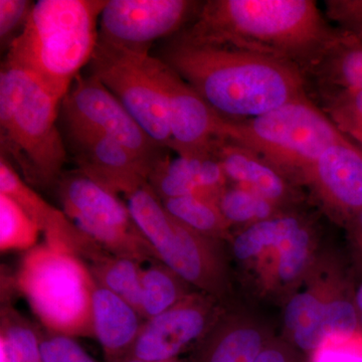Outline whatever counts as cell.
Returning <instances> with one entry per match:
<instances>
[{
    "label": "cell",
    "mask_w": 362,
    "mask_h": 362,
    "mask_svg": "<svg viewBox=\"0 0 362 362\" xmlns=\"http://www.w3.org/2000/svg\"><path fill=\"white\" fill-rule=\"evenodd\" d=\"M314 0H209L180 37L296 66L309 78L342 37Z\"/></svg>",
    "instance_id": "6da1fadb"
},
{
    "label": "cell",
    "mask_w": 362,
    "mask_h": 362,
    "mask_svg": "<svg viewBox=\"0 0 362 362\" xmlns=\"http://www.w3.org/2000/svg\"><path fill=\"white\" fill-rule=\"evenodd\" d=\"M228 120L256 118L308 96L296 66L255 52L173 37L158 57Z\"/></svg>",
    "instance_id": "7a4b0ae2"
},
{
    "label": "cell",
    "mask_w": 362,
    "mask_h": 362,
    "mask_svg": "<svg viewBox=\"0 0 362 362\" xmlns=\"http://www.w3.org/2000/svg\"><path fill=\"white\" fill-rule=\"evenodd\" d=\"M107 0H40L9 47L7 63L23 69L63 101L99 40Z\"/></svg>",
    "instance_id": "3957f363"
},
{
    "label": "cell",
    "mask_w": 362,
    "mask_h": 362,
    "mask_svg": "<svg viewBox=\"0 0 362 362\" xmlns=\"http://www.w3.org/2000/svg\"><path fill=\"white\" fill-rule=\"evenodd\" d=\"M61 100L28 71L7 63L0 71L1 156L11 159L30 187H56L68 157L58 126Z\"/></svg>",
    "instance_id": "277c9868"
},
{
    "label": "cell",
    "mask_w": 362,
    "mask_h": 362,
    "mask_svg": "<svg viewBox=\"0 0 362 362\" xmlns=\"http://www.w3.org/2000/svg\"><path fill=\"white\" fill-rule=\"evenodd\" d=\"M221 140L251 149L295 185H303L305 176L326 149L349 139L306 97L249 120L223 118Z\"/></svg>",
    "instance_id": "5b68a950"
},
{
    "label": "cell",
    "mask_w": 362,
    "mask_h": 362,
    "mask_svg": "<svg viewBox=\"0 0 362 362\" xmlns=\"http://www.w3.org/2000/svg\"><path fill=\"white\" fill-rule=\"evenodd\" d=\"M13 280L45 330L71 338L94 337L96 282L84 259L45 242L26 252Z\"/></svg>",
    "instance_id": "8992f818"
},
{
    "label": "cell",
    "mask_w": 362,
    "mask_h": 362,
    "mask_svg": "<svg viewBox=\"0 0 362 362\" xmlns=\"http://www.w3.org/2000/svg\"><path fill=\"white\" fill-rule=\"evenodd\" d=\"M125 197L133 220L159 261L195 289L223 301L230 291V277L221 240L194 232L173 218L148 182Z\"/></svg>",
    "instance_id": "52a82bcc"
},
{
    "label": "cell",
    "mask_w": 362,
    "mask_h": 362,
    "mask_svg": "<svg viewBox=\"0 0 362 362\" xmlns=\"http://www.w3.org/2000/svg\"><path fill=\"white\" fill-rule=\"evenodd\" d=\"M160 59L149 52L130 51L98 40L88 73L123 105L160 148H170L168 100L159 78Z\"/></svg>",
    "instance_id": "ba28073f"
},
{
    "label": "cell",
    "mask_w": 362,
    "mask_h": 362,
    "mask_svg": "<svg viewBox=\"0 0 362 362\" xmlns=\"http://www.w3.org/2000/svg\"><path fill=\"white\" fill-rule=\"evenodd\" d=\"M56 187L64 213L105 251L140 264L158 261L119 194L78 169L62 175Z\"/></svg>",
    "instance_id": "9c48e42d"
},
{
    "label": "cell",
    "mask_w": 362,
    "mask_h": 362,
    "mask_svg": "<svg viewBox=\"0 0 362 362\" xmlns=\"http://www.w3.org/2000/svg\"><path fill=\"white\" fill-rule=\"evenodd\" d=\"M64 126L101 133L120 143L150 170L165 157L118 99L94 76L80 74L61 103Z\"/></svg>",
    "instance_id": "30bf717a"
},
{
    "label": "cell",
    "mask_w": 362,
    "mask_h": 362,
    "mask_svg": "<svg viewBox=\"0 0 362 362\" xmlns=\"http://www.w3.org/2000/svg\"><path fill=\"white\" fill-rule=\"evenodd\" d=\"M202 2L192 0H107L99 21V40L130 51L149 52L161 39L194 21Z\"/></svg>",
    "instance_id": "8fae6325"
},
{
    "label": "cell",
    "mask_w": 362,
    "mask_h": 362,
    "mask_svg": "<svg viewBox=\"0 0 362 362\" xmlns=\"http://www.w3.org/2000/svg\"><path fill=\"white\" fill-rule=\"evenodd\" d=\"M216 298L197 291L143 323L128 358L168 361L197 346L221 316Z\"/></svg>",
    "instance_id": "7c38bea8"
},
{
    "label": "cell",
    "mask_w": 362,
    "mask_h": 362,
    "mask_svg": "<svg viewBox=\"0 0 362 362\" xmlns=\"http://www.w3.org/2000/svg\"><path fill=\"white\" fill-rule=\"evenodd\" d=\"M159 78L168 100L169 150L178 156L213 153L214 143L221 139L223 117L161 59Z\"/></svg>",
    "instance_id": "4fadbf2b"
},
{
    "label": "cell",
    "mask_w": 362,
    "mask_h": 362,
    "mask_svg": "<svg viewBox=\"0 0 362 362\" xmlns=\"http://www.w3.org/2000/svg\"><path fill=\"white\" fill-rule=\"evenodd\" d=\"M64 139L78 170L124 197L148 182L151 170L120 143L101 133L64 126Z\"/></svg>",
    "instance_id": "5bb4252c"
},
{
    "label": "cell",
    "mask_w": 362,
    "mask_h": 362,
    "mask_svg": "<svg viewBox=\"0 0 362 362\" xmlns=\"http://www.w3.org/2000/svg\"><path fill=\"white\" fill-rule=\"evenodd\" d=\"M335 220L351 223L362 211V150L351 140L325 150L303 180Z\"/></svg>",
    "instance_id": "9a60e30c"
},
{
    "label": "cell",
    "mask_w": 362,
    "mask_h": 362,
    "mask_svg": "<svg viewBox=\"0 0 362 362\" xmlns=\"http://www.w3.org/2000/svg\"><path fill=\"white\" fill-rule=\"evenodd\" d=\"M0 192L9 195L25 209L44 233L47 244L73 252L88 264L109 254L83 233L63 211L37 194L4 156L0 158Z\"/></svg>",
    "instance_id": "2e32d148"
},
{
    "label": "cell",
    "mask_w": 362,
    "mask_h": 362,
    "mask_svg": "<svg viewBox=\"0 0 362 362\" xmlns=\"http://www.w3.org/2000/svg\"><path fill=\"white\" fill-rule=\"evenodd\" d=\"M213 154L230 185L251 190L280 209L297 201L295 183L251 149L230 140H218Z\"/></svg>",
    "instance_id": "e0dca14e"
},
{
    "label": "cell",
    "mask_w": 362,
    "mask_h": 362,
    "mask_svg": "<svg viewBox=\"0 0 362 362\" xmlns=\"http://www.w3.org/2000/svg\"><path fill=\"white\" fill-rule=\"evenodd\" d=\"M148 185L161 201L195 195L216 202L228 181L220 162L209 153L166 156L150 173Z\"/></svg>",
    "instance_id": "ac0fdd59"
},
{
    "label": "cell",
    "mask_w": 362,
    "mask_h": 362,
    "mask_svg": "<svg viewBox=\"0 0 362 362\" xmlns=\"http://www.w3.org/2000/svg\"><path fill=\"white\" fill-rule=\"evenodd\" d=\"M144 321L132 305L96 282L92 300L93 330L103 350L105 362L128 358Z\"/></svg>",
    "instance_id": "d6986e66"
},
{
    "label": "cell",
    "mask_w": 362,
    "mask_h": 362,
    "mask_svg": "<svg viewBox=\"0 0 362 362\" xmlns=\"http://www.w3.org/2000/svg\"><path fill=\"white\" fill-rule=\"evenodd\" d=\"M270 341L256 324L232 314H221L195 346L190 362H252Z\"/></svg>",
    "instance_id": "ffe728a7"
},
{
    "label": "cell",
    "mask_w": 362,
    "mask_h": 362,
    "mask_svg": "<svg viewBox=\"0 0 362 362\" xmlns=\"http://www.w3.org/2000/svg\"><path fill=\"white\" fill-rule=\"evenodd\" d=\"M362 332L354 298L332 293L318 315L303 329L293 333V344L309 356L331 338L346 337Z\"/></svg>",
    "instance_id": "44dd1931"
},
{
    "label": "cell",
    "mask_w": 362,
    "mask_h": 362,
    "mask_svg": "<svg viewBox=\"0 0 362 362\" xmlns=\"http://www.w3.org/2000/svg\"><path fill=\"white\" fill-rule=\"evenodd\" d=\"M305 221L299 214L282 213L247 226L230 240L233 256L240 262L263 261L277 251Z\"/></svg>",
    "instance_id": "7402d4cb"
},
{
    "label": "cell",
    "mask_w": 362,
    "mask_h": 362,
    "mask_svg": "<svg viewBox=\"0 0 362 362\" xmlns=\"http://www.w3.org/2000/svg\"><path fill=\"white\" fill-rule=\"evenodd\" d=\"M311 76L321 90L362 89V39L343 33Z\"/></svg>",
    "instance_id": "603a6c76"
},
{
    "label": "cell",
    "mask_w": 362,
    "mask_h": 362,
    "mask_svg": "<svg viewBox=\"0 0 362 362\" xmlns=\"http://www.w3.org/2000/svg\"><path fill=\"white\" fill-rule=\"evenodd\" d=\"M199 291L160 261L143 268L140 314L145 320L159 315Z\"/></svg>",
    "instance_id": "cb8c5ba5"
},
{
    "label": "cell",
    "mask_w": 362,
    "mask_h": 362,
    "mask_svg": "<svg viewBox=\"0 0 362 362\" xmlns=\"http://www.w3.org/2000/svg\"><path fill=\"white\" fill-rule=\"evenodd\" d=\"M161 202L173 218L194 232L221 242L232 240L230 226L223 218L216 202L195 195Z\"/></svg>",
    "instance_id": "d4e9b609"
},
{
    "label": "cell",
    "mask_w": 362,
    "mask_h": 362,
    "mask_svg": "<svg viewBox=\"0 0 362 362\" xmlns=\"http://www.w3.org/2000/svg\"><path fill=\"white\" fill-rule=\"evenodd\" d=\"M88 266L98 284L122 298L140 313L143 268L139 262L107 254Z\"/></svg>",
    "instance_id": "484cf974"
},
{
    "label": "cell",
    "mask_w": 362,
    "mask_h": 362,
    "mask_svg": "<svg viewBox=\"0 0 362 362\" xmlns=\"http://www.w3.org/2000/svg\"><path fill=\"white\" fill-rule=\"evenodd\" d=\"M313 246V230L310 223L305 221L303 225L271 255L272 281L277 285L295 284L311 263Z\"/></svg>",
    "instance_id": "4316f807"
},
{
    "label": "cell",
    "mask_w": 362,
    "mask_h": 362,
    "mask_svg": "<svg viewBox=\"0 0 362 362\" xmlns=\"http://www.w3.org/2000/svg\"><path fill=\"white\" fill-rule=\"evenodd\" d=\"M0 335L6 338L11 362H44L40 328L37 327L7 300H2Z\"/></svg>",
    "instance_id": "83f0119b"
},
{
    "label": "cell",
    "mask_w": 362,
    "mask_h": 362,
    "mask_svg": "<svg viewBox=\"0 0 362 362\" xmlns=\"http://www.w3.org/2000/svg\"><path fill=\"white\" fill-rule=\"evenodd\" d=\"M216 204L230 228H247L283 213L282 209L261 195L230 183L221 192Z\"/></svg>",
    "instance_id": "f1b7e54d"
},
{
    "label": "cell",
    "mask_w": 362,
    "mask_h": 362,
    "mask_svg": "<svg viewBox=\"0 0 362 362\" xmlns=\"http://www.w3.org/2000/svg\"><path fill=\"white\" fill-rule=\"evenodd\" d=\"M39 226L9 195L0 192V250L30 251L37 246Z\"/></svg>",
    "instance_id": "f546056e"
},
{
    "label": "cell",
    "mask_w": 362,
    "mask_h": 362,
    "mask_svg": "<svg viewBox=\"0 0 362 362\" xmlns=\"http://www.w3.org/2000/svg\"><path fill=\"white\" fill-rule=\"evenodd\" d=\"M321 109L362 150V89L321 90Z\"/></svg>",
    "instance_id": "4dcf8cb0"
},
{
    "label": "cell",
    "mask_w": 362,
    "mask_h": 362,
    "mask_svg": "<svg viewBox=\"0 0 362 362\" xmlns=\"http://www.w3.org/2000/svg\"><path fill=\"white\" fill-rule=\"evenodd\" d=\"M327 298L322 290L312 287L297 293L288 301L284 312V323L289 337L303 329L318 315Z\"/></svg>",
    "instance_id": "1f68e13d"
},
{
    "label": "cell",
    "mask_w": 362,
    "mask_h": 362,
    "mask_svg": "<svg viewBox=\"0 0 362 362\" xmlns=\"http://www.w3.org/2000/svg\"><path fill=\"white\" fill-rule=\"evenodd\" d=\"M40 349L44 362H98L88 354L75 338L40 328Z\"/></svg>",
    "instance_id": "d6a6232c"
},
{
    "label": "cell",
    "mask_w": 362,
    "mask_h": 362,
    "mask_svg": "<svg viewBox=\"0 0 362 362\" xmlns=\"http://www.w3.org/2000/svg\"><path fill=\"white\" fill-rule=\"evenodd\" d=\"M35 2L30 0H0V44L9 49L30 18Z\"/></svg>",
    "instance_id": "836d02e7"
},
{
    "label": "cell",
    "mask_w": 362,
    "mask_h": 362,
    "mask_svg": "<svg viewBox=\"0 0 362 362\" xmlns=\"http://www.w3.org/2000/svg\"><path fill=\"white\" fill-rule=\"evenodd\" d=\"M310 362H362V332L328 339L312 352Z\"/></svg>",
    "instance_id": "e575fe53"
},
{
    "label": "cell",
    "mask_w": 362,
    "mask_h": 362,
    "mask_svg": "<svg viewBox=\"0 0 362 362\" xmlns=\"http://www.w3.org/2000/svg\"><path fill=\"white\" fill-rule=\"evenodd\" d=\"M326 18L346 35L362 39V0H327Z\"/></svg>",
    "instance_id": "d590c367"
},
{
    "label": "cell",
    "mask_w": 362,
    "mask_h": 362,
    "mask_svg": "<svg viewBox=\"0 0 362 362\" xmlns=\"http://www.w3.org/2000/svg\"><path fill=\"white\" fill-rule=\"evenodd\" d=\"M252 362H302L299 354L293 347L284 343L272 342L271 340L259 352Z\"/></svg>",
    "instance_id": "8d00e7d4"
},
{
    "label": "cell",
    "mask_w": 362,
    "mask_h": 362,
    "mask_svg": "<svg viewBox=\"0 0 362 362\" xmlns=\"http://www.w3.org/2000/svg\"><path fill=\"white\" fill-rule=\"evenodd\" d=\"M351 228L354 230V240L362 252V211L358 214L356 221L351 223Z\"/></svg>",
    "instance_id": "74e56055"
},
{
    "label": "cell",
    "mask_w": 362,
    "mask_h": 362,
    "mask_svg": "<svg viewBox=\"0 0 362 362\" xmlns=\"http://www.w3.org/2000/svg\"><path fill=\"white\" fill-rule=\"evenodd\" d=\"M0 362H11L8 344L2 335H0Z\"/></svg>",
    "instance_id": "f35d334b"
},
{
    "label": "cell",
    "mask_w": 362,
    "mask_h": 362,
    "mask_svg": "<svg viewBox=\"0 0 362 362\" xmlns=\"http://www.w3.org/2000/svg\"><path fill=\"white\" fill-rule=\"evenodd\" d=\"M120 362H190V359H181V358H175L173 359V361H141V359H136V358H126L124 361Z\"/></svg>",
    "instance_id": "ab89813d"
}]
</instances>
